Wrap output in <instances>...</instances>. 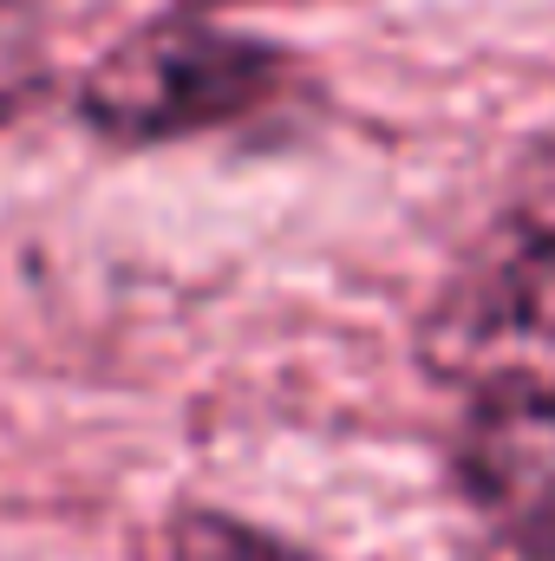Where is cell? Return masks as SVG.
I'll return each mask as SVG.
<instances>
[{
    "instance_id": "cell-1",
    "label": "cell",
    "mask_w": 555,
    "mask_h": 561,
    "mask_svg": "<svg viewBox=\"0 0 555 561\" xmlns=\"http://www.w3.org/2000/svg\"><path fill=\"white\" fill-rule=\"evenodd\" d=\"M287 79L281 53L216 20H150L125 33L79 85V118L112 144H170L269 112Z\"/></svg>"
},
{
    "instance_id": "cell-4",
    "label": "cell",
    "mask_w": 555,
    "mask_h": 561,
    "mask_svg": "<svg viewBox=\"0 0 555 561\" xmlns=\"http://www.w3.org/2000/svg\"><path fill=\"white\" fill-rule=\"evenodd\" d=\"M53 72V0H0V125H13Z\"/></svg>"
},
{
    "instance_id": "cell-5",
    "label": "cell",
    "mask_w": 555,
    "mask_h": 561,
    "mask_svg": "<svg viewBox=\"0 0 555 561\" xmlns=\"http://www.w3.org/2000/svg\"><path fill=\"white\" fill-rule=\"evenodd\" d=\"M170 561H320L281 536L249 529L242 516H223V510H190L177 516L170 529Z\"/></svg>"
},
{
    "instance_id": "cell-3",
    "label": "cell",
    "mask_w": 555,
    "mask_h": 561,
    "mask_svg": "<svg viewBox=\"0 0 555 561\" xmlns=\"http://www.w3.org/2000/svg\"><path fill=\"white\" fill-rule=\"evenodd\" d=\"M444 320L471 346H550L555 340V150L530 176L523 203L477 249Z\"/></svg>"
},
{
    "instance_id": "cell-2",
    "label": "cell",
    "mask_w": 555,
    "mask_h": 561,
    "mask_svg": "<svg viewBox=\"0 0 555 561\" xmlns=\"http://www.w3.org/2000/svg\"><path fill=\"white\" fill-rule=\"evenodd\" d=\"M464 490L523 561H555V373H497L464 412Z\"/></svg>"
}]
</instances>
